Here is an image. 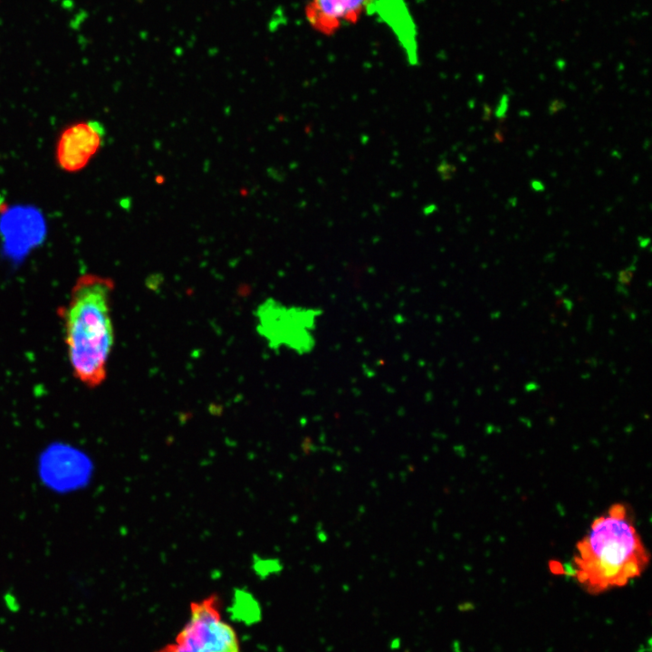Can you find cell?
<instances>
[{
	"label": "cell",
	"mask_w": 652,
	"mask_h": 652,
	"mask_svg": "<svg viewBox=\"0 0 652 652\" xmlns=\"http://www.w3.org/2000/svg\"><path fill=\"white\" fill-rule=\"evenodd\" d=\"M113 289L108 277L82 274L74 283L66 304L58 310L72 375L90 388L101 385L107 376L114 344Z\"/></svg>",
	"instance_id": "obj_1"
},
{
	"label": "cell",
	"mask_w": 652,
	"mask_h": 652,
	"mask_svg": "<svg viewBox=\"0 0 652 652\" xmlns=\"http://www.w3.org/2000/svg\"><path fill=\"white\" fill-rule=\"evenodd\" d=\"M650 561L624 503H617L597 517L576 544L573 576L590 594L627 585L639 577Z\"/></svg>",
	"instance_id": "obj_2"
},
{
	"label": "cell",
	"mask_w": 652,
	"mask_h": 652,
	"mask_svg": "<svg viewBox=\"0 0 652 652\" xmlns=\"http://www.w3.org/2000/svg\"><path fill=\"white\" fill-rule=\"evenodd\" d=\"M264 334L273 349H285L299 356L317 347V331L323 311L317 306L285 305L269 300L260 310Z\"/></svg>",
	"instance_id": "obj_3"
},
{
	"label": "cell",
	"mask_w": 652,
	"mask_h": 652,
	"mask_svg": "<svg viewBox=\"0 0 652 652\" xmlns=\"http://www.w3.org/2000/svg\"><path fill=\"white\" fill-rule=\"evenodd\" d=\"M172 647L175 652H240L237 635L222 619L216 595L191 603L189 618Z\"/></svg>",
	"instance_id": "obj_4"
},
{
	"label": "cell",
	"mask_w": 652,
	"mask_h": 652,
	"mask_svg": "<svg viewBox=\"0 0 652 652\" xmlns=\"http://www.w3.org/2000/svg\"><path fill=\"white\" fill-rule=\"evenodd\" d=\"M375 0H307L306 18L312 27L332 34L340 27L356 23Z\"/></svg>",
	"instance_id": "obj_5"
},
{
	"label": "cell",
	"mask_w": 652,
	"mask_h": 652,
	"mask_svg": "<svg viewBox=\"0 0 652 652\" xmlns=\"http://www.w3.org/2000/svg\"><path fill=\"white\" fill-rule=\"evenodd\" d=\"M101 131L93 123H78L65 129L58 141L57 159L67 171L83 168L97 152Z\"/></svg>",
	"instance_id": "obj_6"
},
{
	"label": "cell",
	"mask_w": 652,
	"mask_h": 652,
	"mask_svg": "<svg viewBox=\"0 0 652 652\" xmlns=\"http://www.w3.org/2000/svg\"><path fill=\"white\" fill-rule=\"evenodd\" d=\"M508 101H509L508 96L505 95V94H503V95L502 96V98H501V100H500V102H499V104H498V106H497V108H496V110H495V116H496L497 118H502V117H504V116H505V113H506L507 109H508Z\"/></svg>",
	"instance_id": "obj_7"
},
{
	"label": "cell",
	"mask_w": 652,
	"mask_h": 652,
	"mask_svg": "<svg viewBox=\"0 0 652 652\" xmlns=\"http://www.w3.org/2000/svg\"><path fill=\"white\" fill-rule=\"evenodd\" d=\"M565 103L560 100H554L551 101L549 111L551 114H555L561 110L564 109Z\"/></svg>",
	"instance_id": "obj_8"
},
{
	"label": "cell",
	"mask_w": 652,
	"mask_h": 652,
	"mask_svg": "<svg viewBox=\"0 0 652 652\" xmlns=\"http://www.w3.org/2000/svg\"><path fill=\"white\" fill-rule=\"evenodd\" d=\"M531 186L532 188L537 192L544 190V185L540 180H532Z\"/></svg>",
	"instance_id": "obj_9"
},
{
	"label": "cell",
	"mask_w": 652,
	"mask_h": 652,
	"mask_svg": "<svg viewBox=\"0 0 652 652\" xmlns=\"http://www.w3.org/2000/svg\"><path fill=\"white\" fill-rule=\"evenodd\" d=\"M484 110V116L485 117V120H487L490 119V117H491V115H492V110H491L490 107H488L487 105H485Z\"/></svg>",
	"instance_id": "obj_10"
},
{
	"label": "cell",
	"mask_w": 652,
	"mask_h": 652,
	"mask_svg": "<svg viewBox=\"0 0 652 652\" xmlns=\"http://www.w3.org/2000/svg\"><path fill=\"white\" fill-rule=\"evenodd\" d=\"M158 652H175V650H174V648H173V647H172V644H169V645L164 647L163 648H161V649H160L159 651H158Z\"/></svg>",
	"instance_id": "obj_11"
}]
</instances>
